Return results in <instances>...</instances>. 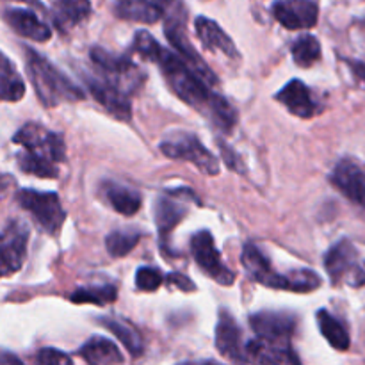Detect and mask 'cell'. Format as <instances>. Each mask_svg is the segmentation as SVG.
<instances>
[{"instance_id": "cell-25", "label": "cell", "mask_w": 365, "mask_h": 365, "mask_svg": "<svg viewBox=\"0 0 365 365\" xmlns=\"http://www.w3.org/2000/svg\"><path fill=\"white\" fill-rule=\"evenodd\" d=\"M103 195H106L110 207L121 216H134L141 209V195L134 189L127 187V185L107 182V184H103Z\"/></svg>"}, {"instance_id": "cell-2", "label": "cell", "mask_w": 365, "mask_h": 365, "mask_svg": "<svg viewBox=\"0 0 365 365\" xmlns=\"http://www.w3.org/2000/svg\"><path fill=\"white\" fill-rule=\"evenodd\" d=\"M25 63H27L29 78L39 102L48 109L61 103L81 102L86 98L84 91L73 81H70L59 68L53 66L34 48H29V46L25 48Z\"/></svg>"}, {"instance_id": "cell-26", "label": "cell", "mask_w": 365, "mask_h": 365, "mask_svg": "<svg viewBox=\"0 0 365 365\" xmlns=\"http://www.w3.org/2000/svg\"><path fill=\"white\" fill-rule=\"evenodd\" d=\"M100 324L103 328L110 331L114 337H118V341L127 348V351L130 353V356L138 359V356L143 355V349H145V344H143V339L139 335V331L135 330L132 324L125 323V321L116 319V317H100Z\"/></svg>"}, {"instance_id": "cell-19", "label": "cell", "mask_w": 365, "mask_h": 365, "mask_svg": "<svg viewBox=\"0 0 365 365\" xmlns=\"http://www.w3.org/2000/svg\"><path fill=\"white\" fill-rule=\"evenodd\" d=\"M184 196V189L178 191H170L166 195H160L153 203V216H155L157 230L163 239L168 237V234L173 232V228L180 223L187 214V205L180 202Z\"/></svg>"}, {"instance_id": "cell-11", "label": "cell", "mask_w": 365, "mask_h": 365, "mask_svg": "<svg viewBox=\"0 0 365 365\" xmlns=\"http://www.w3.org/2000/svg\"><path fill=\"white\" fill-rule=\"evenodd\" d=\"M29 228L21 221H13L0 237V278L18 273L27 259Z\"/></svg>"}, {"instance_id": "cell-15", "label": "cell", "mask_w": 365, "mask_h": 365, "mask_svg": "<svg viewBox=\"0 0 365 365\" xmlns=\"http://www.w3.org/2000/svg\"><path fill=\"white\" fill-rule=\"evenodd\" d=\"M250 327L257 337L267 341H291L296 331V317L289 312H257L250 316Z\"/></svg>"}, {"instance_id": "cell-39", "label": "cell", "mask_w": 365, "mask_h": 365, "mask_svg": "<svg viewBox=\"0 0 365 365\" xmlns=\"http://www.w3.org/2000/svg\"><path fill=\"white\" fill-rule=\"evenodd\" d=\"M0 364H21V360L13 353L0 349Z\"/></svg>"}, {"instance_id": "cell-21", "label": "cell", "mask_w": 365, "mask_h": 365, "mask_svg": "<svg viewBox=\"0 0 365 365\" xmlns=\"http://www.w3.org/2000/svg\"><path fill=\"white\" fill-rule=\"evenodd\" d=\"M195 31L203 48L210 50V52H221L223 56L230 57V59H239V52L234 39L220 27L217 21L210 20L207 16H198L195 20Z\"/></svg>"}, {"instance_id": "cell-24", "label": "cell", "mask_w": 365, "mask_h": 365, "mask_svg": "<svg viewBox=\"0 0 365 365\" xmlns=\"http://www.w3.org/2000/svg\"><path fill=\"white\" fill-rule=\"evenodd\" d=\"M78 355L91 365H114L125 360L118 346L106 337H91L78 349Z\"/></svg>"}, {"instance_id": "cell-27", "label": "cell", "mask_w": 365, "mask_h": 365, "mask_svg": "<svg viewBox=\"0 0 365 365\" xmlns=\"http://www.w3.org/2000/svg\"><path fill=\"white\" fill-rule=\"evenodd\" d=\"M25 95V82L9 57L0 52V100L18 102Z\"/></svg>"}, {"instance_id": "cell-16", "label": "cell", "mask_w": 365, "mask_h": 365, "mask_svg": "<svg viewBox=\"0 0 365 365\" xmlns=\"http://www.w3.org/2000/svg\"><path fill=\"white\" fill-rule=\"evenodd\" d=\"M274 98H277L282 106L287 107L289 113L302 118V120H310V118H314L321 110L317 102L314 100L310 88L305 82L299 81V78L289 81L287 84L277 93Z\"/></svg>"}, {"instance_id": "cell-14", "label": "cell", "mask_w": 365, "mask_h": 365, "mask_svg": "<svg viewBox=\"0 0 365 365\" xmlns=\"http://www.w3.org/2000/svg\"><path fill=\"white\" fill-rule=\"evenodd\" d=\"M330 182L353 203L365 209V168L351 159L339 160L330 175Z\"/></svg>"}, {"instance_id": "cell-17", "label": "cell", "mask_w": 365, "mask_h": 365, "mask_svg": "<svg viewBox=\"0 0 365 365\" xmlns=\"http://www.w3.org/2000/svg\"><path fill=\"white\" fill-rule=\"evenodd\" d=\"M245 353L248 362L255 364H299V359L292 351L291 341H267L255 337L246 342Z\"/></svg>"}, {"instance_id": "cell-37", "label": "cell", "mask_w": 365, "mask_h": 365, "mask_svg": "<svg viewBox=\"0 0 365 365\" xmlns=\"http://www.w3.org/2000/svg\"><path fill=\"white\" fill-rule=\"evenodd\" d=\"M348 64H349V70L353 71L356 81L362 82L365 86V64L360 63V61H348Z\"/></svg>"}, {"instance_id": "cell-3", "label": "cell", "mask_w": 365, "mask_h": 365, "mask_svg": "<svg viewBox=\"0 0 365 365\" xmlns=\"http://www.w3.org/2000/svg\"><path fill=\"white\" fill-rule=\"evenodd\" d=\"M160 152L175 160L191 163L203 175L220 173V160L203 146V143L191 132H173L160 143Z\"/></svg>"}, {"instance_id": "cell-38", "label": "cell", "mask_w": 365, "mask_h": 365, "mask_svg": "<svg viewBox=\"0 0 365 365\" xmlns=\"http://www.w3.org/2000/svg\"><path fill=\"white\" fill-rule=\"evenodd\" d=\"M14 185V178L9 175H0V200L9 192V189Z\"/></svg>"}, {"instance_id": "cell-9", "label": "cell", "mask_w": 365, "mask_h": 365, "mask_svg": "<svg viewBox=\"0 0 365 365\" xmlns=\"http://www.w3.org/2000/svg\"><path fill=\"white\" fill-rule=\"evenodd\" d=\"M82 81H84L86 88L91 93L93 98L103 107V109L109 110L114 118L121 121H130L132 118V103L128 98V93H125L123 89L118 88L116 84L106 78L103 75H91L88 71L82 73Z\"/></svg>"}, {"instance_id": "cell-33", "label": "cell", "mask_w": 365, "mask_h": 365, "mask_svg": "<svg viewBox=\"0 0 365 365\" xmlns=\"http://www.w3.org/2000/svg\"><path fill=\"white\" fill-rule=\"evenodd\" d=\"M164 277L155 267H139L135 273V287L143 292H155L163 285Z\"/></svg>"}, {"instance_id": "cell-40", "label": "cell", "mask_w": 365, "mask_h": 365, "mask_svg": "<svg viewBox=\"0 0 365 365\" xmlns=\"http://www.w3.org/2000/svg\"><path fill=\"white\" fill-rule=\"evenodd\" d=\"M14 2H25V4H31V6L41 7V9H43V4L39 2V0H14Z\"/></svg>"}, {"instance_id": "cell-4", "label": "cell", "mask_w": 365, "mask_h": 365, "mask_svg": "<svg viewBox=\"0 0 365 365\" xmlns=\"http://www.w3.org/2000/svg\"><path fill=\"white\" fill-rule=\"evenodd\" d=\"M16 202L24 210H27L32 220L38 223L43 232L50 235L59 234L64 220H66V210L61 205V200L57 192L36 191V189H20L16 192Z\"/></svg>"}, {"instance_id": "cell-1", "label": "cell", "mask_w": 365, "mask_h": 365, "mask_svg": "<svg viewBox=\"0 0 365 365\" xmlns=\"http://www.w3.org/2000/svg\"><path fill=\"white\" fill-rule=\"evenodd\" d=\"M132 52L138 53L141 59L159 64L168 86L173 89L175 95L184 100L187 106L205 114L217 128H221L223 132H230L235 127L237 113L230 106V102L214 93L209 82L203 81L177 52L160 46L150 32H135L134 41H132Z\"/></svg>"}, {"instance_id": "cell-18", "label": "cell", "mask_w": 365, "mask_h": 365, "mask_svg": "<svg viewBox=\"0 0 365 365\" xmlns=\"http://www.w3.org/2000/svg\"><path fill=\"white\" fill-rule=\"evenodd\" d=\"M216 348L221 356L232 362H248L242 348V331L228 310H221L216 327Z\"/></svg>"}, {"instance_id": "cell-22", "label": "cell", "mask_w": 365, "mask_h": 365, "mask_svg": "<svg viewBox=\"0 0 365 365\" xmlns=\"http://www.w3.org/2000/svg\"><path fill=\"white\" fill-rule=\"evenodd\" d=\"M324 267L334 285L344 280L349 273L355 274L359 267H356V250L351 241L342 239L337 245L331 246L324 255Z\"/></svg>"}, {"instance_id": "cell-34", "label": "cell", "mask_w": 365, "mask_h": 365, "mask_svg": "<svg viewBox=\"0 0 365 365\" xmlns=\"http://www.w3.org/2000/svg\"><path fill=\"white\" fill-rule=\"evenodd\" d=\"M36 360L43 365H71V359L66 355V353L59 351V349H53V348L39 349Z\"/></svg>"}, {"instance_id": "cell-8", "label": "cell", "mask_w": 365, "mask_h": 365, "mask_svg": "<svg viewBox=\"0 0 365 365\" xmlns=\"http://www.w3.org/2000/svg\"><path fill=\"white\" fill-rule=\"evenodd\" d=\"M191 253L195 262L200 269L216 280L220 285H232L235 280V273L228 269L227 264L221 259V253L217 252L216 242L209 230L196 232L191 237Z\"/></svg>"}, {"instance_id": "cell-5", "label": "cell", "mask_w": 365, "mask_h": 365, "mask_svg": "<svg viewBox=\"0 0 365 365\" xmlns=\"http://www.w3.org/2000/svg\"><path fill=\"white\" fill-rule=\"evenodd\" d=\"M164 20H166V25H164V34H166L168 41H170V45L173 46L175 52H177L178 56H180L182 59H184L185 63H187L189 66H191L192 70L203 78V81L209 82L210 86H216L217 84L216 73L207 66L203 57L196 52V48L192 46V43L189 41L187 34H185V25H184L185 14H184V9H182L180 2L171 9V13L168 14Z\"/></svg>"}, {"instance_id": "cell-36", "label": "cell", "mask_w": 365, "mask_h": 365, "mask_svg": "<svg viewBox=\"0 0 365 365\" xmlns=\"http://www.w3.org/2000/svg\"><path fill=\"white\" fill-rule=\"evenodd\" d=\"M168 284L177 285V287L182 289V291H196V285L192 284L191 278L184 277V274L180 273H171L170 277H168Z\"/></svg>"}, {"instance_id": "cell-32", "label": "cell", "mask_w": 365, "mask_h": 365, "mask_svg": "<svg viewBox=\"0 0 365 365\" xmlns=\"http://www.w3.org/2000/svg\"><path fill=\"white\" fill-rule=\"evenodd\" d=\"M18 166H20L24 173L34 175V177L39 178H56L59 175L56 163L43 159V157L32 155V153L25 152V150L18 155Z\"/></svg>"}, {"instance_id": "cell-35", "label": "cell", "mask_w": 365, "mask_h": 365, "mask_svg": "<svg viewBox=\"0 0 365 365\" xmlns=\"http://www.w3.org/2000/svg\"><path fill=\"white\" fill-rule=\"evenodd\" d=\"M220 148L223 150V157H225V160H227V166L230 168V170L239 171V173H241V171H245V168H242L241 159H239V157H235L234 150H232L230 146L225 145V143L220 141Z\"/></svg>"}, {"instance_id": "cell-7", "label": "cell", "mask_w": 365, "mask_h": 365, "mask_svg": "<svg viewBox=\"0 0 365 365\" xmlns=\"http://www.w3.org/2000/svg\"><path fill=\"white\" fill-rule=\"evenodd\" d=\"M14 145H20L25 152L43 157L59 164L66 159L64 139L56 132H50L39 123H25L13 138Z\"/></svg>"}, {"instance_id": "cell-13", "label": "cell", "mask_w": 365, "mask_h": 365, "mask_svg": "<svg viewBox=\"0 0 365 365\" xmlns=\"http://www.w3.org/2000/svg\"><path fill=\"white\" fill-rule=\"evenodd\" d=\"M178 0H114L113 11L120 20L157 24L171 13Z\"/></svg>"}, {"instance_id": "cell-10", "label": "cell", "mask_w": 365, "mask_h": 365, "mask_svg": "<svg viewBox=\"0 0 365 365\" xmlns=\"http://www.w3.org/2000/svg\"><path fill=\"white\" fill-rule=\"evenodd\" d=\"M241 262L246 273L255 280L257 284L271 289H284V291H294V271L287 274H280L271 267L269 260L255 245L248 242L245 245L241 253Z\"/></svg>"}, {"instance_id": "cell-23", "label": "cell", "mask_w": 365, "mask_h": 365, "mask_svg": "<svg viewBox=\"0 0 365 365\" xmlns=\"http://www.w3.org/2000/svg\"><path fill=\"white\" fill-rule=\"evenodd\" d=\"M91 14V0H56L52 20L59 31H70Z\"/></svg>"}, {"instance_id": "cell-31", "label": "cell", "mask_w": 365, "mask_h": 365, "mask_svg": "<svg viewBox=\"0 0 365 365\" xmlns=\"http://www.w3.org/2000/svg\"><path fill=\"white\" fill-rule=\"evenodd\" d=\"M141 234L135 230H114L106 237V248L110 257L121 259L138 246Z\"/></svg>"}, {"instance_id": "cell-12", "label": "cell", "mask_w": 365, "mask_h": 365, "mask_svg": "<svg viewBox=\"0 0 365 365\" xmlns=\"http://www.w3.org/2000/svg\"><path fill=\"white\" fill-rule=\"evenodd\" d=\"M274 20L289 31L312 29L319 18L316 0H274L271 6Z\"/></svg>"}, {"instance_id": "cell-29", "label": "cell", "mask_w": 365, "mask_h": 365, "mask_svg": "<svg viewBox=\"0 0 365 365\" xmlns=\"http://www.w3.org/2000/svg\"><path fill=\"white\" fill-rule=\"evenodd\" d=\"M292 61L299 68H310L321 59V43L316 36L303 34L292 43L291 46Z\"/></svg>"}, {"instance_id": "cell-28", "label": "cell", "mask_w": 365, "mask_h": 365, "mask_svg": "<svg viewBox=\"0 0 365 365\" xmlns=\"http://www.w3.org/2000/svg\"><path fill=\"white\" fill-rule=\"evenodd\" d=\"M317 327H319V331L323 334V337L327 339V342L331 348L337 349V351H348L349 346H351V339H349L348 330L327 309H321L317 312Z\"/></svg>"}, {"instance_id": "cell-20", "label": "cell", "mask_w": 365, "mask_h": 365, "mask_svg": "<svg viewBox=\"0 0 365 365\" xmlns=\"http://www.w3.org/2000/svg\"><path fill=\"white\" fill-rule=\"evenodd\" d=\"M2 18L16 34L24 36V38L34 39V41H48L52 38V29L32 9L7 7L2 13Z\"/></svg>"}, {"instance_id": "cell-30", "label": "cell", "mask_w": 365, "mask_h": 365, "mask_svg": "<svg viewBox=\"0 0 365 365\" xmlns=\"http://www.w3.org/2000/svg\"><path fill=\"white\" fill-rule=\"evenodd\" d=\"M116 287L114 285H95V287H82L71 292L70 299L73 303H93V305L106 307L116 302Z\"/></svg>"}, {"instance_id": "cell-6", "label": "cell", "mask_w": 365, "mask_h": 365, "mask_svg": "<svg viewBox=\"0 0 365 365\" xmlns=\"http://www.w3.org/2000/svg\"><path fill=\"white\" fill-rule=\"evenodd\" d=\"M89 57L95 63V66L98 68L100 75L109 78L113 84H116L118 88H121L128 95L134 93L141 86V70H139V66L132 61L128 53L118 56V53L107 52L102 46H93Z\"/></svg>"}]
</instances>
